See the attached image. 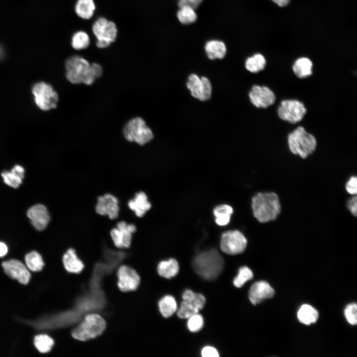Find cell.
Masks as SVG:
<instances>
[{
    "instance_id": "6da1fadb",
    "label": "cell",
    "mask_w": 357,
    "mask_h": 357,
    "mask_svg": "<svg viewBox=\"0 0 357 357\" xmlns=\"http://www.w3.org/2000/svg\"><path fill=\"white\" fill-rule=\"evenodd\" d=\"M67 79L73 84L83 83L90 85L100 77L103 69L96 63L90 64L86 59L79 56L69 58L65 64Z\"/></svg>"
},
{
    "instance_id": "7a4b0ae2",
    "label": "cell",
    "mask_w": 357,
    "mask_h": 357,
    "mask_svg": "<svg viewBox=\"0 0 357 357\" xmlns=\"http://www.w3.org/2000/svg\"><path fill=\"white\" fill-rule=\"evenodd\" d=\"M254 217L262 223L276 219L281 211L278 195L274 192H259L251 200Z\"/></svg>"
},
{
    "instance_id": "3957f363",
    "label": "cell",
    "mask_w": 357,
    "mask_h": 357,
    "mask_svg": "<svg viewBox=\"0 0 357 357\" xmlns=\"http://www.w3.org/2000/svg\"><path fill=\"white\" fill-rule=\"evenodd\" d=\"M222 256L215 249L204 251L197 255L192 261L195 272L207 280L217 278L222 273L224 267Z\"/></svg>"
},
{
    "instance_id": "277c9868",
    "label": "cell",
    "mask_w": 357,
    "mask_h": 357,
    "mask_svg": "<svg viewBox=\"0 0 357 357\" xmlns=\"http://www.w3.org/2000/svg\"><path fill=\"white\" fill-rule=\"evenodd\" d=\"M106 321L100 315L90 313L72 331V337L79 341H86L102 335L106 328Z\"/></svg>"
},
{
    "instance_id": "5b68a950",
    "label": "cell",
    "mask_w": 357,
    "mask_h": 357,
    "mask_svg": "<svg viewBox=\"0 0 357 357\" xmlns=\"http://www.w3.org/2000/svg\"><path fill=\"white\" fill-rule=\"evenodd\" d=\"M288 142L291 152L305 159L315 150L317 142L314 136L299 126L290 133Z\"/></svg>"
},
{
    "instance_id": "8992f818",
    "label": "cell",
    "mask_w": 357,
    "mask_h": 357,
    "mask_svg": "<svg viewBox=\"0 0 357 357\" xmlns=\"http://www.w3.org/2000/svg\"><path fill=\"white\" fill-rule=\"evenodd\" d=\"M123 134L127 141L134 142L140 145L147 144L154 137L152 130L140 117L130 119L123 128Z\"/></svg>"
},
{
    "instance_id": "52a82bcc",
    "label": "cell",
    "mask_w": 357,
    "mask_h": 357,
    "mask_svg": "<svg viewBox=\"0 0 357 357\" xmlns=\"http://www.w3.org/2000/svg\"><path fill=\"white\" fill-rule=\"evenodd\" d=\"M92 31L97 39L96 45L99 48L109 47L115 41L118 33L115 23L104 17H100L95 21Z\"/></svg>"
},
{
    "instance_id": "ba28073f",
    "label": "cell",
    "mask_w": 357,
    "mask_h": 357,
    "mask_svg": "<svg viewBox=\"0 0 357 357\" xmlns=\"http://www.w3.org/2000/svg\"><path fill=\"white\" fill-rule=\"evenodd\" d=\"M247 239L243 234L238 231H228L222 234L220 248L224 253L236 255L242 253L247 245Z\"/></svg>"
},
{
    "instance_id": "9c48e42d",
    "label": "cell",
    "mask_w": 357,
    "mask_h": 357,
    "mask_svg": "<svg viewBox=\"0 0 357 357\" xmlns=\"http://www.w3.org/2000/svg\"><path fill=\"white\" fill-rule=\"evenodd\" d=\"M32 92L36 104L41 109L47 111L56 108L58 95L50 84L38 83L33 87Z\"/></svg>"
},
{
    "instance_id": "30bf717a",
    "label": "cell",
    "mask_w": 357,
    "mask_h": 357,
    "mask_svg": "<svg viewBox=\"0 0 357 357\" xmlns=\"http://www.w3.org/2000/svg\"><path fill=\"white\" fill-rule=\"evenodd\" d=\"M136 231L135 225L121 221L111 229L110 236L115 246L119 249L129 248L131 243L132 236Z\"/></svg>"
},
{
    "instance_id": "8fae6325",
    "label": "cell",
    "mask_w": 357,
    "mask_h": 357,
    "mask_svg": "<svg viewBox=\"0 0 357 357\" xmlns=\"http://www.w3.org/2000/svg\"><path fill=\"white\" fill-rule=\"evenodd\" d=\"M186 87L191 95L201 101H206L211 98L212 86L209 79L206 77H199L192 73L188 77Z\"/></svg>"
},
{
    "instance_id": "7c38bea8",
    "label": "cell",
    "mask_w": 357,
    "mask_h": 357,
    "mask_svg": "<svg viewBox=\"0 0 357 357\" xmlns=\"http://www.w3.org/2000/svg\"><path fill=\"white\" fill-rule=\"evenodd\" d=\"M306 111L301 102L296 100H286L281 102L278 114L281 119L296 123L302 119Z\"/></svg>"
},
{
    "instance_id": "4fadbf2b",
    "label": "cell",
    "mask_w": 357,
    "mask_h": 357,
    "mask_svg": "<svg viewBox=\"0 0 357 357\" xmlns=\"http://www.w3.org/2000/svg\"><path fill=\"white\" fill-rule=\"evenodd\" d=\"M117 286L122 292L136 290L138 287L140 278L137 272L127 265L120 266L117 272Z\"/></svg>"
},
{
    "instance_id": "5bb4252c",
    "label": "cell",
    "mask_w": 357,
    "mask_h": 357,
    "mask_svg": "<svg viewBox=\"0 0 357 357\" xmlns=\"http://www.w3.org/2000/svg\"><path fill=\"white\" fill-rule=\"evenodd\" d=\"M119 199L114 195L106 193L97 198L95 211L98 214L114 220L119 217Z\"/></svg>"
},
{
    "instance_id": "9a60e30c",
    "label": "cell",
    "mask_w": 357,
    "mask_h": 357,
    "mask_svg": "<svg viewBox=\"0 0 357 357\" xmlns=\"http://www.w3.org/2000/svg\"><path fill=\"white\" fill-rule=\"evenodd\" d=\"M248 96L251 103L257 108H266L273 105L276 100L273 92L266 86H253Z\"/></svg>"
},
{
    "instance_id": "2e32d148",
    "label": "cell",
    "mask_w": 357,
    "mask_h": 357,
    "mask_svg": "<svg viewBox=\"0 0 357 357\" xmlns=\"http://www.w3.org/2000/svg\"><path fill=\"white\" fill-rule=\"evenodd\" d=\"M1 266L4 272L11 278L16 279L22 284H27L31 275L25 266L20 261L10 259L2 262Z\"/></svg>"
},
{
    "instance_id": "e0dca14e",
    "label": "cell",
    "mask_w": 357,
    "mask_h": 357,
    "mask_svg": "<svg viewBox=\"0 0 357 357\" xmlns=\"http://www.w3.org/2000/svg\"><path fill=\"white\" fill-rule=\"evenodd\" d=\"M27 215L35 229L40 231L44 230L50 221V214L43 204H38L30 207Z\"/></svg>"
},
{
    "instance_id": "ac0fdd59",
    "label": "cell",
    "mask_w": 357,
    "mask_h": 357,
    "mask_svg": "<svg viewBox=\"0 0 357 357\" xmlns=\"http://www.w3.org/2000/svg\"><path fill=\"white\" fill-rule=\"evenodd\" d=\"M274 290L266 281H261L254 283L249 291V299L251 302L255 305L265 299L272 298Z\"/></svg>"
},
{
    "instance_id": "d6986e66",
    "label": "cell",
    "mask_w": 357,
    "mask_h": 357,
    "mask_svg": "<svg viewBox=\"0 0 357 357\" xmlns=\"http://www.w3.org/2000/svg\"><path fill=\"white\" fill-rule=\"evenodd\" d=\"M127 206L138 218L143 217L151 207L147 194L142 191L135 193L134 197L128 201Z\"/></svg>"
},
{
    "instance_id": "ffe728a7",
    "label": "cell",
    "mask_w": 357,
    "mask_h": 357,
    "mask_svg": "<svg viewBox=\"0 0 357 357\" xmlns=\"http://www.w3.org/2000/svg\"><path fill=\"white\" fill-rule=\"evenodd\" d=\"M62 262L65 270L71 273L78 274L84 267L82 261L79 258L76 250L69 248L62 257Z\"/></svg>"
},
{
    "instance_id": "44dd1931",
    "label": "cell",
    "mask_w": 357,
    "mask_h": 357,
    "mask_svg": "<svg viewBox=\"0 0 357 357\" xmlns=\"http://www.w3.org/2000/svg\"><path fill=\"white\" fill-rule=\"evenodd\" d=\"M24 169L20 165H15L10 171H3L1 176L4 182L14 188H18L24 178Z\"/></svg>"
},
{
    "instance_id": "7402d4cb",
    "label": "cell",
    "mask_w": 357,
    "mask_h": 357,
    "mask_svg": "<svg viewBox=\"0 0 357 357\" xmlns=\"http://www.w3.org/2000/svg\"><path fill=\"white\" fill-rule=\"evenodd\" d=\"M205 50L208 58L210 60L222 59L227 52L225 44L218 40L207 42L205 46Z\"/></svg>"
},
{
    "instance_id": "603a6c76",
    "label": "cell",
    "mask_w": 357,
    "mask_h": 357,
    "mask_svg": "<svg viewBox=\"0 0 357 357\" xmlns=\"http://www.w3.org/2000/svg\"><path fill=\"white\" fill-rule=\"evenodd\" d=\"M179 271L178 261L174 258L161 261L158 265V274L167 279H171L176 276Z\"/></svg>"
},
{
    "instance_id": "cb8c5ba5",
    "label": "cell",
    "mask_w": 357,
    "mask_h": 357,
    "mask_svg": "<svg viewBox=\"0 0 357 357\" xmlns=\"http://www.w3.org/2000/svg\"><path fill=\"white\" fill-rule=\"evenodd\" d=\"M96 7L93 0H77L75 10L77 15L84 19H89L93 15Z\"/></svg>"
},
{
    "instance_id": "d4e9b609",
    "label": "cell",
    "mask_w": 357,
    "mask_h": 357,
    "mask_svg": "<svg viewBox=\"0 0 357 357\" xmlns=\"http://www.w3.org/2000/svg\"><path fill=\"white\" fill-rule=\"evenodd\" d=\"M297 316L299 322L305 325H310L317 321L318 313L311 305L303 304L298 309Z\"/></svg>"
},
{
    "instance_id": "484cf974",
    "label": "cell",
    "mask_w": 357,
    "mask_h": 357,
    "mask_svg": "<svg viewBox=\"0 0 357 357\" xmlns=\"http://www.w3.org/2000/svg\"><path fill=\"white\" fill-rule=\"evenodd\" d=\"M312 63L306 58L298 59L294 64L293 69L298 78H303L310 76L312 73Z\"/></svg>"
},
{
    "instance_id": "4316f807",
    "label": "cell",
    "mask_w": 357,
    "mask_h": 357,
    "mask_svg": "<svg viewBox=\"0 0 357 357\" xmlns=\"http://www.w3.org/2000/svg\"><path fill=\"white\" fill-rule=\"evenodd\" d=\"M233 213V209L229 205L223 204L217 206L213 210L216 224L221 226L228 225Z\"/></svg>"
},
{
    "instance_id": "83f0119b",
    "label": "cell",
    "mask_w": 357,
    "mask_h": 357,
    "mask_svg": "<svg viewBox=\"0 0 357 357\" xmlns=\"http://www.w3.org/2000/svg\"><path fill=\"white\" fill-rule=\"evenodd\" d=\"M161 314L165 318L171 316L177 310V304L175 298L170 295L162 298L158 303Z\"/></svg>"
},
{
    "instance_id": "f1b7e54d",
    "label": "cell",
    "mask_w": 357,
    "mask_h": 357,
    "mask_svg": "<svg viewBox=\"0 0 357 357\" xmlns=\"http://www.w3.org/2000/svg\"><path fill=\"white\" fill-rule=\"evenodd\" d=\"M265 64V58L261 54H256L246 59L245 67L250 72L257 73L263 70Z\"/></svg>"
},
{
    "instance_id": "f546056e",
    "label": "cell",
    "mask_w": 357,
    "mask_h": 357,
    "mask_svg": "<svg viewBox=\"0 0 357 357\" xmlns=\"http://www.w3.org/2000/svg\"><path fill=\"white\" fill-rule=\"evenodd\" d=\"M25 260L27 267L32 271H40L44 266L41 255L36 251L27 253L25 256Z\"/></svg>"
},
{
    "instance_id": "4dcf8cb0",
    "label": "cell",
    "mask_w": 357,
    "mask_h": 357,
    "mask_svg": "<svg viewBox=\"0 0 357 357\" xmlns=\"http://www.w3.org/2000/svg\"><path fill=\"white\" fill-rule=\"evenodd\" d=\"M199 311L192 301L183 300L177 309V315L180 318L186 319L198 313Z\"/></svg>"
},
{
    "instance_id": "1f68e13d",
    "label": "cell",
    "mask_w": 357,
    "mask_h": 357,
    "mask_svg": "<svg viewBox=\"0 0 357 357\" xmlns=\"http://www.w3.org/2000/svg\"><path fill=\"white\" fill-rule=\"evenodd\" d=\"M34 345L41 353L50 351L54 345L53 339L46 334H40L35 337Z\"/></svg>"
},
{
    "instance_id": "d6a6232c",
    "label": "cell",
    "mask_w": 357,
    "mask_h": 357,
    "mask_svg": "<svg viewBox=\"0 0 357 357\" xmlns=\"http://www.w3.org/2000/svg\"><path fill=\"white\" fill-rule=\"evenodd\" d=\"M90 44V38L84 31L75 32L71 38V46L75 50H80L86 49Z\"/></svg>"
},
{
    "instance_id": "836d02e7",
    "label": "cell",
    "mask_w": 357,
    "mask_h": 357,
    "mask_svg": "<svg viewBox=\"0 0 357 357\" xmlns=\"http://www.w3.org/2000/svg\"><path fill=\"white\" fill-rule=\"evenodd\" d=\"M177 16L180 22L184 24L194 23L197 19L194 9L189 6L180 7Z\"/></svg>"
},
{
    "instance_id": "e575fe53",
    "label": "cell",
    "mask_w": 357,
    "mask_h": 357,
    "mask_svg": "<svg viewBox=\"0 0 357 357\" xmlns=\"http://www.w3.org/2000/svg\"><path fill=\"white\" fill-rule=\"evenodd\" d=\"M253 275L252 271L246 266H243L239 268L238 273L233 281L234 286L237 288H240L248 281L253 278Z\"/></svg>"
},
{
    "instance_id": "d590c367",
    "label": "cell",
    "mask_w": 357,
    "mask_h": 357,
    "mask_svg": "<svg viewBox=\"0 0 357 357\" xmlns=\"http://www.w3.org/2000/svg\"><path fill=\"white\" fill-rule=\"evenodd\" d=\"M182 298L183 300H193L199 310L203 308L206 302L205 298L203 295L194 293L190 290H185Z\"/></svg>"
},
{
    "instance_id": "8d00e7d4",
    "label": "cell",
    "mask_w": 357,
    "mask_h": 357,
    "mask_svg": "<svg viewBox=\"0 0 357 357\" xmlns=\"http://www.w3.org/2000/svg\"><path fill=\"white\" fill-rule=\"evenodd\" d=\"M188 319L187 327L191 332H197L202 328L204 321L201 315L196 313Z\"/></svg>"
},
{
    "instance_id": "74e56055",
    "label": "cell",
    "mask_w": 357,
    "mask_h": 357,
    "mask_svg": "<svg viewBox=\"0 0 357 357\" xmlns=\"http://www.w3.org/2000/svg\"><path fill=\"white\" fill-rule=\"evenodd\" d=\"M345 316L348 322L352 325L357 323V305L355 303L348 304L345 309Z\"/></svg>"
},
{
    "instance_id": "f35d334b",
    "label": "cell",
    "mask_w": 357,
    "mask_h": 357,
    "mask_svg": "<svg viewBox=\"0 0 357 357\" xmlns=\"http://www.w3.org/2000/svg\"><path fill=\"white\" fill-rule=\"evenodd\" d=\"M346 191L351 195H356L357 193V178L356 176L351 177L346 184Z\"/></svg>"
},
{
    "instance_id": "ab89813d",
    "label": "cell",
    "mask_w": 357,
    "mask_h": 357,
    "mask_svg": "<svg viewBox=\"0 0 357 357\" xmlns=\"http://www.w3.org/2000/svg\"><path fill=\"white\" fill-rule=\"evenodd\" d=\"M202 0H179L178 7L189 6L193 9L196 8L201 3Z\"/></svg>"
},
{
    "instance_id": "60d3db41",
    "label": "cell",
    "mask_w": 357,
    "mask_h": 357,
    "mask_svg": "<svg viewBox=\"0 0 357 357\" xmlns=\"http://www.w3.org/2000/svg\"><path fill=\"white\" fill-rule=\"evenodd\" d=\"M347 207L351 214L356 217L357 214V197L354 195L347 202Z\"/></svg>"
},
{
    "instance_id": "b9f144b4",
    "label": "cell",
    "mask_w": 357,
    "mask_h": 357,
    "mask_svg": "<svg viewBox=\"0 0 357 357\" xmlns=\"http://www.w3.org/2000/svg\"><path fill=\"white\" fill-rule=\"evenodd\" d=\"M201 355L203 357H218L219 356L217 350L210 346H207L203 348Z\"/></svg>"
},
{
    "instance_id": "7bdbcfd3",
    "label": "cell",
    "mask_w": 357,
    "mask_h": 357,
    "mask_svg": "<svg viewBox=\"0 0 357 357\" xmlns=\"http://www.w3.org/2000/svg\"><path fill=\"white\" fill-rule=\"evenodd\" d=\"M8 251L7 245L2 242H0V257L6 254Z\"/></svg>"
},
{
    "instance_id": "ee69618b",
    "label": "cell",
    "mask_w": 357,
    "mask_h": 357,
    "mask_svg": "<svg viewBox=\"0 0 357 357\" xmlns=\"http://www.w3.org/2000/svg\"><path fill=\"white\" fill-rule=\"evenodd\" d=\"M280 6H285L287 5L290 0H272Z\"/></svg>"
}]
</instances>
